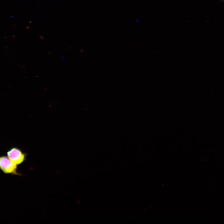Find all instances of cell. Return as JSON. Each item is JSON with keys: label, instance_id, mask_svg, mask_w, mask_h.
<instances>
[{"label": "cell", "instance_id": "obj_2", "mask_svg": "<svg viewBox=\"0 0 224 224\" xmlns=\"http://www.w3.org/2000/svg\"><path fill=\"white\" fill-rule=\"evenodd\" d=\"M7 154L9 159L16 165L22 163L25 159V154L20 149L15 147L9 150Z\"/></svg>", "mask_w": 224, "mask_h": 224}, {"label": "cell", "instance_id": "obj_1", "mask_svg": "<svg viewBox=\"0 0 224 224\" xmlns=\"http://www.w3.org/2000/svg\"><path fill=\"white\" fill-rule=\"evenodd\" d=\"M0 169L5 174H17V165L12 162L7 156L0 157Z\"/></svg>", "mask_w": 224, "mask_h": 224}]
</instances>
